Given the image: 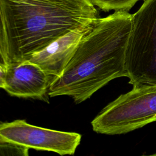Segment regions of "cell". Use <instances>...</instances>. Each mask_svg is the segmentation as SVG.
<instances>
[{
    "instance_id": "30bf717a",
    "label": "cell",
    "mask_w": 156,
    "mask_h": 156,
    "mask_svg": "<svg viewBox=\"0 0 156 156\" xmlns=\"http://www.w3.org/2000/svg\"><path fill=\"white\" fill-rule=\"evenodd\" d=\"M5 69L4 68L0 65V88H3L5 85Z\"/></svg>"
},
{
    "instance_id": "5b68a950",
    "label": "cell",
    "mask_w": 156,
    "mask_h": 156,
    "mask_svg": "<svg viewBox=\"0 0 156 156\" xmlns=\"http://www.w3.org/2000/svg\"><path fill=\"white\" fill-rule=\"evenodd\" d=\"M0 140L61 155H73L81 140L76 132L55 130L28 124L25 120L0 122Z\"/></svg>"
},
{
    "instance_id": "7a4b0ae2",
    "label": "cell",
    "mask_w": 156,
    "mask_h": 156,
    "mask_svg": "<svg viewBox=\"0 0 156 156\" xmlns=\"http://www.w3.org/2000/svg\"><path fill=\"white\" fill-rule=\"evenodd\" d=\"M132 14L115 11L99 18L82 38L62 74L52 82L51 97L71 96L76 103L90 98L111 80L128 77L126 52Z\"/></svg>"
},
{
    "instance_id": "9c48e42d",
    "label": "cell",
    "mask_w": 156,
    "mask_h": 156,
    "mask_svg": "<svg viewBox=\"0 0 156 156\" xmlns=\"http://www.w3.org/2000/svg\"><path fill=\"white\" fill-rule=\"evenodd\" d=\"M29 150L19 144L0 140V156H28Z\"/></svg>"
},
{
    "instance_id": "52a82bcc",
    "label": "cell",
    "mask_w": 156,
    "mask_h": 156,
    "mask_svg": "<svg viewBox=\"0 0 156 156\" xmlns=\"http://www.w3.org/2000/svg\"><path fill=\"white\" fill-rule=\"evenodd\" d=\"M94 24L80 26L70 30L43 49L33 54L27 60L37 65L55 79L62 74L80 41Z\"/></svg>"
},
{
    "instance_id": "277c9868",
    "label": "cell",
    "mask_w": 156,
    "mask_h": 156,
    "mask_svg": "<svg viewBox=\"0 0 156 156\" xmlns=\"http://www.w3.org/2000/svg\"><path fill=\"white\" fill-rule=\"evenodd\" d=\"M126 69L133 87L156 85V0H144L132 14Z\"/></svg>"
},
{
    "instance_id": "3957f363",
    "label": "cell",
    "mask_w": 156,
    "mask_h": 156,
    "mask_svg": "<svg viewBox=\"0 0 156 156\" xmlns=\"http://www.w3.org/2000/svg\"><path fill=\"white\" fill-rule=\"evenodd\" d=\"M156 121V85L133 87L106 105L91 121L98 133L120 135Z\"/></svg>"
},
{
    "instance_id": "ba28073f",
    "label": "cell",
    "mask_w": 156,
    "mask_h": 156,
    "mask_svg": "<svg viewBox=\"0 0 156 156\" xmlns=\"http://www.w3.org/2000/svg\"><path fill=\"white\" fill-rule=\"evenodd\" d=\"M93 4L104 12H129L136 2L141 0H91Z\"/></svg>"
},
{
    "instance_id": "8992f818",
    "label": "cell",
    "mask_w": 156,
    "mask_h": 156,
    "mask_svg": "<svg viewBox=\"0 0 156 156\" xmlns=\"http://www.w3.org/2000/svg\"><path fill=\"white\" fill-rule=\"evenodd\" d=\"M54 79L37 65L25 60L8 65L4 89L13 96L43 99Z\"/></svg>"
},
{
    "instance_id": "8fae6325",
    "label": "cell",
    "mask_w": 156,
    "mask_h": 156,
    "mask_svg": "<svg viewBox=\"0 0 156 156\" xmlns=\"http://www.w3.org/2000/svg\"><path fill=\"white\" fill-rule=\"evenodd\" d=\"M0 65L3 68H4L5 69H6L9 65L7 59L2 51L1 46H0Z\"/></svg>"
},
{
    "instance_id": "6da1fadb",
    "label": "cell",
    "mask_w": 156,
    "mask_h": 156,
    "mask_svg": "<svg viewBox=\"0 0 156 156\" xmlns=\"http://www.w3.org/2000/svg\"><path fill=\"white\" fill-rule=\"evenodd\" d=\"M98 18L91 0H0V46L8 65L21 62Z\"/></svg>"
},
{
    "instance_id": "7c38bea8",
    "label": "cell",
    "mask_w": 156,
    "mask_h": 156,
    "mask_svg": "<svg viewBox=\"0 0 156 156\" xmlns=\"http://www.w3.org/2000/svg\"><path fill=\"white\" fill-rule=\"evenodd\" d=\"M151 155H154V156H156V154H152Z\"/></svg>"
}]
</instances>
